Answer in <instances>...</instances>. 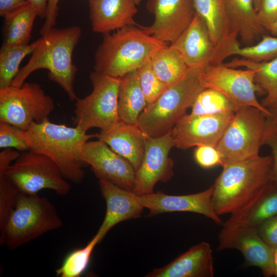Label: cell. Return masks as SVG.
Listing matches in <instances>:
<instances>
[{"label":"cell","mask_w":277,"mask_h":277,"mask_svg":"<svg viewBox=\"0 0 277 277\" xmlns=\"http://www.w3.org/2000/svg\"><path fill=\"white\" fill-rule=\"evenodd\" d=\"M272 157L259 155L224 166L213 186L212 203L219 215L233 219L248 210L272 181Z\"/></svg>","instance_id":"1"},{"label":"cell","mask_w":277,"mask_h":277,"mask_svg":"<svg viewBox=\"0 0 277 277\" xmlns=\"http://www.w3.org/2000/svg\"><path fill=\"white\" fill-rule=\"evenodd\" d=\"M81 36L82 29L78 26L51 29L42 35L39 45L11 85L20 87L34 71L46 69L49 79L57 84L71 101H75L78 98L74 90L77 68L72 55Z\"/></svg>","instance_id":"2"},{"label":"cell","mask_w":277,"mask_h":277,"mask_svg":"<svg viewBox=\"0 0 277 277\" xmlns=\"http://www.w3.org/2000/svg\"><path fill=\"white\" fill-rule=\"evenodd\" d=\"M30 150L43 154L58 167L64 177L75 184L84 180L88 165L83 154L85 146L97 133L87 134L79 127H69L49 120L32 123L27 130Z\"/></svg>","instance_id":"3"},{"label":"cell","mask_w":277,"mask_h":277,"mask_svg":"<svg viewBox=\"0 0 277 277\" xmlns=\"http://www.w3.org/2000/svg\"><path fill=\"white\" fill-rule=\"evenodd\" d=\"M103 35L95 54L94 71L121 77L137 70L167 44L148 34L137 24Z\"/></svg>","instance_id":"4"},{"label":"cell","mask_w":277,"mask_h":277,"mask_svg":"<svg viewBox=\"0 0 277 277\" xmlns=\"http://www.w3.org/2000/svg\"><path fill=\"white\" fill-rule=\"evenodd\" d=\"M63 225L55 207L47 197L19 192L14 209L0 230V244L15 250Z\"/></svg>","instance_id":"5"},{"label":"cell","mask_w":277,"mask_h":277,"mask_svg":"<svg viewBox=\"0 0 277 277\" xmlns=\"http://www.w3.org/2000/svg\"><path fill=\"white\" fill-rule=\"evenodd\" d=\"M200 69L189 68L183 78L168 88L154 102L147 105L136 124L147 137L166 134L187 114V109L192 107L205 89L199 78Z\"/></svg>","instance_id":"6"},{"label":"cell","mask_w":277,"mask_h":277,"mask_svg":"<svg viewBox=\"0 0 277 277\" xmlns=\"http://www.w3.org/2000/svg\"><path fill=\"white\" fill-rule=\"evenodd\" d=\"M266 121V115L256 108L239 109L216 146L221 166L259 155Z\"/></svg>","instance_id":"7"},{"label":"cell","mask_w":277,"mask_h":277,"mask_svg":"<svg viewBox=\"0 0 277 277\" xmlns=\"http://www.w3.org/2000/svg\"><path fill=\"white\" fill-rule=\"evenodd\" d=\"M90 80L92 91L88 96L75 101L73 123L85 132L92 128L108 129L121 121L118 111L121 77L94 71Z\"/></svg>","instance_id":"8"},{"label":"cell","mask_w":277,"mask_h":277,"mask_svg":"<svg viewBox=\"0 0 277 277\" xmlns=\"http://www.w3.org/2000/svg\"><path fill=\"white\" fill-rule=\"evenodd\" d=\"M55 108L53 98L36 83L0 89V122L23 130L49 120Z\"/></svg>","instance_id":"9"},{"label":"cell","mask_w":277,"mask_h":277,"mask_svg":"<svg viewBox=\"0 0 277 277\" xmlns=\"http://www.w3.org/2000/svg\"><path fill=\"white\" fill-rule=\"evenodd\" d=\"M4 173L20 192L27 194L50 189L65 195L71 189L69 182L52 160L30 150L21 153Z\"/></svg>","instance_id":"10"},{"label":"cell","mask_w":277,"mask_h":277,"mask_svg":"<svg viewBox=\"0 0 277 277\" xmlns=\"http://www.w3.org/2000/svg\"><path fill=\"white\" fill-rule=\"evenodd\" d=\"M254 77L255 73L252 70L238 69L223 64H209L201 68L199 73V81L205 89H214L224 94L238 109L253 107L268 116V110L256 98V92L261 88L256 84Z\"/></svg>","instance_id":"11"},{"label":"cell","mask_w":277,"mask_h":277,"mask_svg":"<svg viewBox=\"0 0 277 277\" xmlns=\"http://www.w3.org/2000/svg\"><path fill=\"white\" fill-rule=\"evenodd\" d=\"M222 226L218 251L237 249L243 254L247 266L260 268L265 276L274 275L275 249L264 241L256 227L240 222L226 221Z\"/></svg>","instance_id":"12"},{"label":"cell","mask_w":277,"mask_h":277,"mask_svg":"<svg viewBox=\"0 0 277 277\" xmlns=\"http://www.w3.org/2000/svg\"><path fill=\"white\" fill-rule=\"evenodd\" d=\"M174 147L171 131L157 137H147L143 161L135 173L133 193H152L157 182H167L172 178L174 161L169 153Z\"/></svg>","instance_id":"13"},{"label":"cell","mask_w":277,"mask_h":277,"mask_svg":"<svg viewBox=\"0 0 277 277\" xmlns=\"http://www.w3.org/2000/svg\"><path fill=\"white\" fill-rule=\"evenodd\" d=\"M148 11L154 16L149 26H138L165 43H173L192 21L196 13L193 0H148Z\"/></svg>","instance_id":"14"},{"label":"cell","mask_w":277,"mask_h":277,"mask_svg":"<svg viewBox=\"0 0 277 277\" xmlns=\"http://www.w3.org/2000/svg\"><path fill=\"white\" fill-rule=\"evenodd\" d=\"M234 114H186L171 130L175 147L183 150L200 145L216 147Z\"/></svg>","instance_id":"15"},{"label":"cell","mask_w":277,"mask_h":277,"mask_svg":"<svg viewBox=\"0 0 277 277\" xmlns=\"http://www.w3.org/2000/svg\"><path fill=\"white\" fill-rule=\"evenodd\" d=\"M83 157L99 179L132 191L135 173L133 167L106 143L99 139L88 141Z\"/></svg>","instance_id":"16"},{"label":"cell","mask_w":277,"mask_h":277,"mask_svg":"<svg viewBox=\"0 0 277 277\" xmlns=\"http://www.w3.org/2000/svg\"><path fill=\"white\" fill-rule=\"evenodd\" d=\"M196 13L203 19L216 50L215 64H223L239 45L223 0H193Z\"/></svg>","instance_id":"17"},{"label":"cell","mask_w":277,"mask_h":277,"mask_svg":"<svg viewBox=\"0 0 277 277\" xmlns=\"http://www.w3.org/2000/svg\"><path fill=\"white\" fill-rule=\"evenodd\" d=\"M213 186L200 192L182 195L166 194L161 191L138 195L140 203L149 210V215L172 212H190L202 214L223 225L212 203Z\"/></svg>","instance_id":"18"},{"label":"cell","mask_w":277,"mask_h":277,"mask_svg":"<svg viewBox=\"0 0 277 277\" xmlns=\"http://www.w3.org/2000/svg\"><path fill=\"white\" fill-rule=\"evenodd\" d=\"M101 193L106 204L104 219L96 233L101 241L118 223L139 217L145 208L138 195L103 179H99Z\"/></svg>","instance_id":"19"},{"label":"cell","mask_w":277,"mask_h":277,"mask_svg":"<svg viewBox=\"0 0 277 277\" xmlns=\"http://www.w3.org/2000/svg\"><path fill=\"white\" fill-rule=\"evenodd\" d=\"M170 46L189 68H203L214 64L216 50L203 19L195 13L187 28Z\"/></svg>","instance_id":"20"},{"label":"cell","mask_w":277,"mask_h":277,"mask_svg":"<svg viewBox=\"0 0 277 277\" xmlns=\"http://www.w3.org/2000/svg\"><path fill=\"white\" fill-rule=\"evenodd\" d=\"M213 258L210 244L201 242L173 261L155 268L146 277H213Z\"/></svg>","instance_id":"21"},{"label":"cell","mask_w":277,"mask_h":277,"mask_svg":"<svg viewBox=\"0 0 277 277\" xmlns=\"http://www.w3.org/2000/svg\"><path fill=\"white\" fill-rule=\"evenodd\" d=\"M93 32L103 35L130 25H137L134 0H88Z\"/></svg>","instance_id":"22"},{"label":"cell","mask_w":277,"mask_h":277,"mask_svg":"<svg viewBox=\"0 0 277 277\" xmlns=\"http://www.w3.org/2000/svg\"><path fill=\"white\" fill-rule=\"evenodd\" d=\"M147 137L136 124L121 120L110 128L100 130L97 138L128 161L136 171L143 161Z\"/></svg>","instance_id":"23"},{"label":"cell","mask_w":277,"mask_h":277,"mask_svg":"<svg viewBox=\"0 0 277 277\" xmlns=\"http://www.w3.org/2000/svg\"><path fill=\"white\" fill-rule=\"evenodd\" d=\"M234 30L244 45H252L266 30L260 23L254 0H223Z\"/></svg>","instance_id":"24"},{"label":"cell","mask_w":277,"mask_h":277,"mask_svg":"<svg viewBox=\"0 0 277 277\" xmlns=\"http://www.w3.org/2000/svg\"><path fill=\"white\" fill-rule=\"evenodd\" d=\"M147 105L137 70L122 76L118 99V111L121 120L129 124H136L140 115Z\"/></svg>","instance_id":"25"},{"label":"cell","mask_w":277,"mask_h":277,"mask_svg":"<svg viewBox=\"0 0 277 277\" xmlns=\"http://www.w3.org/2000/svg\"><path fill=\"white\" fill-rule=\"evenodd\" d=\"M223 64L228 67H245L254 71L256 84L266 93L262 105L267 109L277 104V57L264 62L242 57Z\"/></svg>","instance_id":"26"},{"label":"cell","mask_w":277,"mask_h":277,"mask_svg":"<svg viewBox=\"0 0 277 277\" xmlns=\"http://www.w3.org/2000/svg\"><path fill=\"white\" fill-rule=\"evenodd\" d=\"M37 16L36 9L29 2L5 17L3 43L8 46L29 44Z\"/></svg>","instance_id":"27"},{"label":"cell","mask_w":277,"mask_h":277,"mask_svg":"<svg viewBox=\"0 0 277 277\" xmlns=\"http://www.w3.org/2000/svg\"><path fill=\"white\" fill-rule=\"evenodd\" d=\"M150 61L156 75L168 88L183 78L189 68L180 54L170 45L155 51Z\"/></svg>","instance_id":"28"},{"label":"cell","mask_w":277,"mask_h":277,"mask_svg":"<svg viewBox=\"0 0 277 277\" xmlns=\"http://www.w3.org/2000/svg\"><path fill=\"white\" fill-rule=\"evenodd\" d=\"M20 153L12 148L0 152V230L5 225L16 203L19 191L6 177L4 171L18 157Z\"/></svg>","instance_id":"29"},{"label":"cell","mask_w":277,"mask_h":277,"mask_svg":"<svg viewBox=\"0 0 277 277\" xmlns=\"http://www.w3.org/2000/svg\"><path fill=\"white\" fill-rule=\"evenodd\" d=\"M40 41L41 37L27 45L8 46L3 43L0 49V89L11 86L20 70L21 62L33 52Z\"/></svg>","instance_id":"30"},{"label":"cell","mask_w":277,"mask_h":277,"mask_svg":"<svg viewBox=\"0 0 277 277\" xmlns=\"http://www.w3.org/2000/svg\"><path fill=\"white\" fill-rule=\"evenodd\" d=\"M277 214V183L271 181L255 203L245 212L227 222H240L257 227Z\"/></svg>","instance_id":"31"},{"label":"cell","mask_w":277,"mask_h":277,"mask_svg":"<svg viewBox=\"0 0 277 277\" xmlns=\"http://www.w3.org/2000/svg\"><path fill=\"white\" fill-rule=\"evenodd\" d=\"M236 105L224 94L214 89L206 88L196 97L191 107L192 115L234 113Z\"/></svg>","instance_id":"32"},{"label":"cell","mask_w":277,"mask_h":277,"mask_svg":"<svg viewBox=\"0 0 277 277\" xmlns=\"http://www.w3.org/2000/svg\"><path fill=\"white\" fill-rule=\"evenodd\" d=\"M101 242L96 233L84 247L74 250L65 258L61 266L55 270L56 276L80 277L86 270L95 246Z\"/></svg>","instance_id":"33"},{"label":"cell","mask_w":277,"mask_h":277,"mask_svg":"<svg viewBox=\"0 0 277 277\" xmlns=\"http://www.w3.org/2000/svg\"><path fill=\"white\" fill-rule=\"evenodd\" d=\"M256 62H264L277 57V36L263 35L256 44L241 47L238 45L232 55Z\"/></svg>","instance_id":"34"},{"label":"cell","mask_w":277,"mask_h":277,"mask_svg":"<svg viewBox=\"0 0 277 277\" xmlns=\"http://www.w3.org/2000/svg\"><path fill=\"white\" fill-rule=\"evenodd\" d=\"M137 72L147 105L156 101L168 88L154 72L150 60Z\"/></svg>","instance_id":"35"},{"label":"cell","mask_w":277,"mask_h":277,"mask_svg":"<svg viewBox=\"0 0 277 277\" xmlns=\"http://www.w3.org/2000/svg\"><path fill=\"white\" fill-rule=\"evenodd\" d=\"M0 148H14L22 152L29 150L27 130H23L4 122H0Z\"/></svg>","instance_id":"36"},{"label":"cell","mask_w":277,"mask_h":277,"mask_svg":"<svg viewBox=\"0 0 277 277\" xmlns=\"http://www.w3.org/2000/svg\"><path fill=\"white\" fill-rule=\"evenodd\" d=\"M194 157L201 167L208 169L217 165L221 166V157L215 146L200 145L196 146L194 152Z\"/></svg>","instance_id":"37"},{"label":"cell","mask_w":277,"mask_h":277,"mask_svg":"<svg viewBox=\"0 0 277 277\" xmlns=\"http://www.w3.org/2000/svg\"><path fill=\"white\" fill-rule=\"evenodd\" d=\"M270 149L272 157V181L277 183V127L267 117L265 130L263 145Z\"/></svg>","instance_id":"38"},{"label":"cell","mask_w":277,"mask_h":277,"mask_svg":"<svg viewBox=\"0 0 277 277\" xmlns=\"http://www.w3.org/2000/svg\"><path fill=\"white\" fill-rule=\"evenodd\" d=\"M257 16L261 25L267 30L277 19V0H262Z\"/></svg>","instance_id":"39"},{"label":"cell","mask_w":277,"mask_h":277,"mask_svg":"<svg viewBox=\"0 0 277 277\" xmlns=\"http://www.w3.org/2000/svg\"><path fill=\"white\" fill-rule=\"evenodd\" d=\"M256 228L265 243L273 249L277 248V214L261 223Z\"/></svg>","instance_id":"40"},{"label":"cell","mask_w":277,"mask_h":277,"mask_svg":"<svg viewBox=\"0 0 277 277\" xmlns=\"http://www.w3.org/2000/svg\"><path fill=\"white\" fill-rule=\"evenodd\" d=\"M59 1L48 0L45 21L40 30V34L42 35L54 27L58 14Z\"/></svg>","instance_id":"41"},{"label":"cell","mask_w":277,"mask_h":277,"mask_svg":"<svg viewBox=\"0 0 277 277\" xmlns=\"http://www.w3.org/2000/svg\"><path fill=\"white\" fill-rule=\"evenodd\" d=\"M29 2V0H0V15L5 18Z\"/></svg>","instance_id":"42"},{"label":"cell","mask_w":277,"mask_h":277,"mask_svg":"<svg viewBox=\"0 0 277 277\" xmlns=\"http://www.w3.org/2000/svg\"><path fill=\"white\" fill-rule=\"evenodd\" d=\"M29 1L36 9L38 16L41 19H45L48 0H29Z\"/></svg>","instance_id":"43"},{"label":"cell","mask_w":277,"mask_h":277,"mask_svg":"<svg viewBox=\"0 0 277 277\" xmlns=\"http://www.w3.org/2000/svg\"><path fill=\"white\" fill-rule=\"evenodd\" d=\"M270 115L267 117L277 127V104L268 108Z\"/></svg>","instance_id":"44"},{"label":"cell","mask_w":277,"mask_h":277,"mask_svg":"<svg viewBox=\"0 0 277 277\" xmlns=\"http://www.w3.org/2000/svg\"><path fill=\"white\" fill-rule=\"evenodd\" d=\"M267 30L272 34L277 36V19L269 27Z\"/></svg>","instance_id":"45"},{"label":"cell","mask_w":277,"mask_h":277,"mask_svg":"<svg viewBox=\"0 0 277 277\" xmlns=\"http://www.w3.org/2000/svg\"><path fill=\"white\" fill-rule=\"evenodd\" d=\"M273 261L275 267L274 275L277 277V248L275 249L274 250Z\"/></svg>","instance_id":"46"},{"label":"cell","mask_w":277,"mask_h":277,"mask_svg":"<svg viewBox=\"0 0 277 277\" xmlns=\"http://www.w3.org/2000/svg\"><path fill=\"white\" fill-rule=\"evenodd\" d=\"M261 1L262 0H254V7L256 12L260 7Z\"/></svg>","instance_id":"47"},{"label":"cell","mask_w":277,"mask_h":277,"mask_svg":"<svg viewBox=\"0 0 277 277\" xmlns=\"http://www.w3.org/2000/svg\"><path fill=\"white\" fill-rule=\"evenodd\" d=\"M142 0H134L135 3L137 5H138L141 2Z\"/></svg>","instance_id":"48"}]
</instances>
